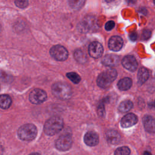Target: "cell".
<instances>
[{
  "instance_id": "1f68e13d",
  "label": "cell",
  "mask_w": 155,
  "mask_h": 155,
  "mask_svg": "<svg viewBox=\"0 0 155 155\" xmlns=\"http://www.w3.org/2000/svg\"><path fill=\"white\" fill-rule=\"evenodd\" d=\"M143 154H150L151 153H149V152H145Z\"/></svg>"
},
{
  "instance_id": "9a60e30c",
  "label": "cell",
  "mask_w": 155,
  "mask_h": 155,
  "mask_svg": "<svg viewBox=\"0 0 155 155\" xmlns=\"http://www.w3.org/2000/svg\"><path fill=\"white\" fill-rule=\"evenodd\" d=\"M107 142L111 145L117 144L120 140V135L116 130H110L106 133Z\"/></svg>"
},
{
  "instance_id": "ac0fdd59",
  "label": "cell",
  "mask_w": 155,
  "mask_h": 155,
  "mask_svg": "<svg viewBox=\"0 0 155 155\" xmlns=\"http://www.w3.org/2000/svg\"><path fill=\"white\" fill-rule=\"evenodd\" d=\"M132 85V80L130 78H124L121 79L117 83L118 88L120 90H127L130 88Z\"/></svg>"
},
{
  "instance_id": "52a82bcc",
  "label": "cell",
  "mask_w": 155,
  "mask_h": 155,
  "mask_svg": "<svg viewBox=\"0 0 155 155\" xmlns=\"http://www.w3.org/2000/svg\"><path fill=\"white\" fill-rule=\"evenodd\" d=\"M47 96L45 91L36 88L33 90L29 94V101L34 104H41L45 101Z\"/></svg>"
},
{
  "instance_id": "5b68a950",
  "label": "cell",
  "mask_w": 155,
  "mask_h": 155,
  "mask_svg": "<svg viewBox=\"0 0 155 155\" xmlns=\"http://www.w3.org/2000/svg\"><path fill=\"white\" fill-rule=\"evenodd\" d=\"M72 145V137L71 134L65 133L61 135L56 140V148L60 151L69 150Z\"/></svg>"
},
{
  "instance_id": "8992f818",
  "label": "cell",
  "mask_w": 155,
  "mask_h": 155,
  "mask_svg": "<svg viewBox=\"0 0 155 155\" xmlns=\"http://www.w3.org/2000/svg\"><path fill=\"white\" fill-rule=\"evenodd\" d=\"M51 56L56 61H64L68 58V53L67 49L60 45L52 47L50 51Z\"/></svg>"
},
{
  "instance_id": "603a6c76",
  "label": "cell",
  "mask_w": 155,
  "mask_h": 155,
  "mask_svg": "<svg viewBox=\"0 0 155 155\" xmlns=\"http://www.w3.org/2000/svg\"><path fill=\"white\" fill-rule=\"evenodd\" d=\"M67 77L73 83L78 84L81 81L80 76L74 72H70L67 74Z\"/></svg>"
},
{
  "instance_id": "7402d4cb",
  "label": "cell",
  "mask_w": 155,
  "mask_h": 155,
  "mask_svg": "<svg viewBox=\"0 0 155 155\" xmlns=\"http://www.w3.org/2000/svg\"><path fill=\"white\" fill-rule=\"evenodd\" d=\"M85 1V0H68L70 6L74 10H79L82 7Z\"/></svg>"
},
{
  "instance_id": "d4e9b609",
  "label": "cell",
  "mask_w": 155,
  "mask_h": 155,
  "mask_svg": "<svg viewBox=\"0 0 155 155\" xmlns=\"http://www.w3.org/2000/svg\"><path fill=\"white\" fill-rule=\"evenodd\" d=\"M15 4L18 7L24 8L28 6V0H15Z\"/></svg>"
},
{
  "instance_id": "ffe728a7",
  "label": "cell",
  "mask_w": 155,
  "mask_h": 155,
  "mask_svg": "<svg viewBox=\"0 0 155 155\" xmlns=\"http://www.w3.org/2000/svg\"><path fill=\"white\" fill-rule=\"evenodd\" d=\"M75 59L79 63L84 64L87 61V58L85 53L81 50H76L74 53Z\"/></svg>"
},
{
  "instance_id": "cb8c5ba5",
  "label": "cell",
  "mask_w": 155,
  "mask_h": 155,
  "mask_svg": "<svg viewBox=\"0 0 155 155\" xmlns=\"http://www.w3.org/2000/svg\"><path fill=\"white\" fill-rule=\"evenodd\" d=\"M130 153V150L127 147H121L117 148L114 152L117 155H128Z\"/></svg>"
},
{
  "instance_id": "8fae6325",
  "label": "cell",
  "mask_w": 155,
  "mask_h": 155,
  "mask_svg": "<svg viewBox=\"0 0 155 155\" xmlns=\"http://www.w3.org/2000/svg\"><path fill=\"white\" fill-rule=\"evenodd\" d=\"M123 45V40L119 36H112L108 41V47L114 51L120 50Z\"/></svg>"
},
{
  "instance_id": "6da1fadb",
  "label": "cell",
  "mask_w": 155,
  "mask_h": 155,
  "mask_svg": "<svg viewBox=\"0 0 155 155\" xmlns=\"http://www.w3.org/2000/svg\"><path fill=\"white\" fill-rule=\"evenodd\" d=\"M63 125V120L61 117L53 116L45 122L44 126V131L46 134L53 136L62 129Z\"/></svg>"
},
{
  "instance_id": "44dd1931",
  "label": "cell",
  "mask_w": 155,
  "mask_h": 155,
  "mask_svg": "<svg viewBox=\"0 0 155 155\" xmlns=\"http://www.w3.org/2000/svg\"><path fill=\"white\" fill-rule=\"evenodd\" d=\"M133 102L130 100H125L122 102L118 107L119 110L122 113H125L130 110L133 107Z\"/></svg>"
},
{
  "instance_id": "4316f807",
  "label": "cell",
  "mask_w": 155,
  "mask_h": 155,
  "mask_svg": "<svg viewBox=\"0 0 155 155\" xmlns=\"http://www.w3.org/2000/svg\"><path fill=\"white\" fill-rule=\"evenodd\" d=\"M114 25H115V23L114 21H108L105 25V28L106 30L107 31H110V30H111L114 27Z\"/></svg>"
},
{
  "instance_id": "d6986e66",
  "label": "cell",
  "mask_w": 155,
  "mask_h": 155,
  "mask_svg": "<svg viewBox=\"0 0 155 155\" xmlns=\"http://www.w3.org/2000/svg\"><path fill=\"white\" fill-rule=\"evenodd\" d=\"M12 104V99L7 94H2L1 96L0 105L2 109L8 108Z\"/></svg>"
},
{
  "instance_id": "9c48e42d",
  "label": "cell",
  "mask_w": 155,
  "mask_h": 155,
  "mask_svg": "<svg viewBox=\"0 0 155 155\" xmlns=\"http://www.w3.org/2000/svg\"><path fill=\"white\" fill-rule=\"evenodd\" d=\"M122 64L124 68L130 71H134L138 66L136 58L131 55L125 56L122 60Z\"/></svg>"
},
{
  "instance_id": "4fadbf2b",
  "label": "cell",
  "mask_w": 155,
  "mask_h": 155,
  "mask_svg": "<svg viewBox=\"0 0 155 155\" xmlns=\"http://www.w3.org/2000/svg\"><path fill=\"white\" fill-rule=\"evenodd\" d=\"M143 124L145 130L150 133L155 132V118L153 116L147 115L142 119Z\"/></svg>"
},
{
  "instance_id": "3957f363",
  "label": "cell",
  "mask_w": 155,
  "mask_h": 155,
  "mask_svg": "<svg viewBox=\"0 0 155 155\" xmlns=\"http://www.w3.org/2000/svg\"><path fill=\"white\" fill-rule=\"evenodd\" d=\"M117 71L114 68H109L101 73L97 77L96 82L99 87L108 88L117 77Z\"/></svg>"
},
{
  "instance_id": "4dcf8cb0",
  "label": "cell",
  "mask_w": 155,
  "mask_h": 155,
  "mask_svg": "<svg viewBox=\"0 0 155 155\" xmlns=\"http://www.w3.org/2000/svg\"><path fill=\"white\" fill-rule=\"evenodd\" d=\"M106 2H113V1H114V0H105Z\"/></svg>"
},
{
  "instance_id": "83f0119b",
  "label": "cell",
  "mask_w": 155,
  "mask_h": 155,
  "mask_svg": "<svg viewBox=\"0 0 155 155\" xmlns=\"http://www.w3.org/2000/svg\"><path fill=\"white\" fill-rule=\"evenodd\" d=\"M151 32L150 30L148 29H145L142 31V38L144 40H147L148 38H150V37L151 36Z\"/></svg>"
},
{
  "instance_id": "2e32d148",
  "label": "cell",
  "mask_w": 155,
  "mask_h": 155,
  "mask_svg": "<svg viewBox=\"0 0 155 155\" xmlns=\"http://www.w3.org/2000/svg\"><path fill=\"white\" fill-rule=\"evenodd\" d=\"M96 20L93 17H87L81 24V29L82 31H88L96 26Z\"/></svg>"
},
{
  "instance_id": "d6a6232c",
  "label": "cell",
  "mask_w": 155,
  "mask_h": 155,
  "mask_svg": "<svg viewBox=\"0 0 155 155\" xmlns=\"http://www.w3.org/2000/svg\"><path fill=\"white\" fill-rule=\"evenodd\" d=\"M153 2H154V3L155 4V0H153Z\"/></svg>"
},
{
  "instance_id": "30bf717a",
  "label": "cell",
  "mask_w": 155,
  "mask_h": 155,
  "mask_svg": "<svg viewBox=\"0 0 155 155\" xmlns=\"http://www.w3.org/2000/svg\"><path fill=\"white\" fill-rule=\"evenodd\" d=\"M137 122V117L133 113L125 115L120 120V125L123 128H128L133 126Z\"/></svg>"
},
{
  "instance_id": "5bb4252c",
  "label": "cell",
  "mask_w": 155,
  "mask_h": 155,
  "mask_svg": "<svg viewBox=\"0 0 155 155\" xmlns=\"http://www.w3.org/2000/svg\"><path fill=\"white\" fill-rule=\"evenodd\" d=\"M119 61V58L118 56L113 54H108L105 55L102 60V63L103 65L107 66V67H114L118 64Z\"/></svg>"
},
{
  "instance_id": "836d02e7",
  "label": "cell",
  "mask_w": 155,
  "mask_h": 155,
  "mask_svg": "<svg viewBox=\"0 0 155 155\" xmlns=\"http://www.w3.org/2000/svg\"><path fill=\"white\" fill-rule=\"evenodd\" d=\"M154 107H155V101H154Z\"/></svg>"
},
{
  "instance_id": "f546056e",
  "label": "cell",
  "mask_w": 155,
  "mask_h": 155,
  "mask_svg": "<svg viewBox=\"0 0 155 155\" xmlns=\"http://www.w3.org/2000/svg\"><path fill=\"white\" fill-rule=\"evenodd\" d=\"M126 1L128 4H134L136 1V0H126Z\"/></svg>"
},
{
  "instance_id": "7a4b0ae2",
  "label": "cell",
  "mask_w": 155,
  "mask_h": 155,
  "mask_svg": "<svg viewBox=\"0 0 155 155\" xmlns=\"http://www.w3.org/2000/svg\"><path fill=\"white\" fill-rule=\"evenodd\" d=\"M53 94L58 99L66 100L71 97L72 90L69 85L65 82H58L54 83L51 87Z\"/></svg>"
},
{
  "instance_id": "e0dca14e",
  "label": "cell",
  "mask_w": 155,
  "mask_h": 155,
  "mask_svg": "<svg viewBox=\"0 0 155 155\" xmlns=\"http://www.w3.org/2000/svg\"><path fill=\"white\" fill-rule=\"evenodd\" d=\"M149 72L148 70L144 67L140 68L137 73V81L139 85L143 84L149 78Z\"/></svg>"
},
{
  "instance_id": "484cf974",
  "label": "cell",
  "mask_w": 155,
  "mask_h": 155,
  "mask_svg": "<svg viewBox=\"0 0 155 155\" xmlns=\"http://www.w3.org/2000/svg\"><path fill=\"white\" fill-rule=\"evenodd\" d=\"M97 113L101 117H104L105 114V107L103 102H101L97 107Z\"/></svg>"
},
{
  "instance_id": "7c38bea8",
  "label": "cell",
  "mask_w": 155,
  "mask_h": 155,
  "mask_svg": "<svg viewBox=\"0 0 155 155\" xmlns=\"http://www.w3.org/2000/svg\"><path fill=\"white\" fill-rule=\"evenodd\" d=\"M84 142L88 146H95L99 142V136L97 134L93 131H88L84 137Z\"/></svg>"
},
{
  "instance_id": "f1b7e54d",
  "label": "cell",
  "mask_w": 155,
  "mask_h": 155,
  "mask_svg": "<svg viewBox=\"0 0 155 155\" xmlns=\"http://www.w3.org/2000/svg\"><path fill=\"white\" fill-rule=\"evenodd\" d=\"M129 38L130 39V40H131L132 41H134L137 39V35L136 32H132L129 35Z\"/></svg>"
},
{
  "instance_id": "277c9868",
  "label": "cell",
  "mask_w": 155,
  "mask_h": 155,
  "mask_svg": "<svg viewBox=\"0 0 155 155\" xmlns=\"http://www.w3.org/2000/svg\"><path fill=\"white\" fill-rule=\"evenodd\" d=\"M37 128L32 124L22 125L18 131V135L22 140L30 141L33 140L37 135Z\"/></svg>"
},
{
  "instance_id": "ba28073f",
  "label": "cell",
  "mask_w": 155,
  "mask_h": 155,
  "mask_svg": "<svg viewBox=\"0 0 155 155\" xmlns=\"http://www.w3.org/2000/svg\"><path fill=\"white\" fill-rule=\"evenodd\" d=\"M104 51L102 44L97 41L91 42L88 47V53L90 56L94 59L100 58Z\"/></svg>"
}]
</instances>
